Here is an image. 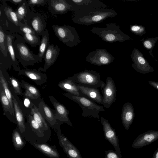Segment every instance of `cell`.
I'll use <instances>...</instances> for the list:
<instances>
[{
	"mask_svg": "<svg viewBox=\"0 0 158 158\" xmlns=\"http://www.w3.org/2000/svg\"><path fill=\"white\" fill-rule=\"evenodd\" d=\"M72 20L75 23L85 25L101 23L106 19L114 17L117 12L112 9L95 7H74Z\"/></svg>",
	"mask_w": 158,
	"mask_h": 158,
	"instance_id": "6da1fadb",
	"label": "cell"
},
{
	"mask_svg": "<svg viewBox=\"0 0 158 158\" xmlns=\"http://www.w3.org/2000/svg\"><path fill=\"white\" fill-rule=\"evenodd\" d=\"M105 25V27H94L90 31L98 35L102 40L109 43L124 42L131 39L122 32L119 26L116 23H108Z\"/></svg>",
	"mask_w": 158,
	"mask_h": 158,
	"instance_id": "7a4b0ae2",
	"label": "cell"
},
{
	"mask_svg": "<svg viewBox=\"0 0 158 158\" xmlns=\"http://www.w3.org/2000/svg\"><path fill=\"white\" fill-rule=\"evenodd\" d=\"M25 42L23 37L21 36H17L14 40L13 47L19 62L24 67L40 63L37 54L31 51Z\"/></svg>",
	"mask_w": 158,
	"mask_h": 158,
	"instance_id": "3957f363",
	"label": "cell"
},
{
	"mask_svg": "<svg viewBox=\"0 0 158 158\" xmlns=\"http://www.w3.org/2000/svg\"><path fill=\"white\" fill-rule=\"evenodd\" d=\"M63 95L79 105L82 109V115L84 117H92L99 119V112L105 110L103 106L97 104L85 97L76 96L68 93H64Z\"/></svg>",
	"mask_w": 158,
	"mask_h": 158,
	"instance_id": "277c9868",
	"label": "cell"
},
{
	"mask_svg": "<svg viewBox=\"0 0 158 158\" xmlns=\"http://www.w3.org/2000/svg\"><path fill=\"white\" fill-rule=\"evenodd\" d=\"M52 27L56 36L67 46L72 48L81 42L80 36L74 27L65 24L53 25Z\"/></svg>",
	"mask_w": 158,
	"mask_h": 158,
	"instance_id": "5b68a950",
	"label": "cell"
},
{
	"mask_svg": "<svg viewBox=\"0 0 158 158\" xmlns=\"http://www.w3.org/2000/svg\"><path fill=\"white\" fill-rule=\"evenodd\" d=\"M70 77L78 85L101 89L105 84L101 80L100 73L92 70L85 69Z\"/></svg>",
	"mask_w": 158,
	"mask_h": 158,
	"instance_id": "8992f818",
	"label": "cell"
},
{
	"mask_svg": "<svg viewBox=\"0 0 158 158\" xmlns=\"http://www.w3.org/2000/svg\"><path fill=\"white\" fill-rule=\"evenodd\" d=\"M114 57L104 48H98L89 52L86 61L91 64L98 66L109 64L112 63Z\"/></svg>",
	"mask_w": 158,
	"mask_h": 158,
	"instance_id": "52a82bcc",
	"label": "cell"
},
{
	"mask_svg": "<svg viewBox=\"0 0 158 158\" xmlns=\"http://www.w3.org/2000/svg\"><path fill=\"white\" fill-rule=\"evenodd\" d=\"M131 57L133 62L132 64L133 68L140 73L146 74L154 71V69L138 49L134 48L131 55Z\"/></svg>",
	"mask_w": 158,
	"mask_h": 158,
	"instance_id": "ba28073f",
	"label": "cell"
},
{
	"mask_svg": "<svg viewBox=\"0 0 158 158\" xmlns=\"http://www.w3.org/2000/svg\"><path fill=\"white\" fill-rule=\"evenodd\" d=\"M23 21L38 35H42L45 31V20L43 15L31 11Z\"/></svg>",
	"mask_w": 158,
	"mask_h": 158,
	"instance_id": "9c48e42d",
	"label": "cell"
},
{
	"mask_svg": "<svg viewBox=\"0 0 158 158\" xmlns=\"http://www.w3.org/2000/svg\"><path fill=\"white\" fill-rule=\"evenodd\" d=\"M101 89L103 94L102 104L105 108H109L116 100L117 90L112 78L107 77L106 83Z\"/></svg>",
	"mask_w": 158,
	"mask_h": 158,
	"instance_id": "30bf717a",
	"label": "cell"
},
{
	"mask_svg": "<svg viewBox=\"0 0 158 158\" xmlns=\"http://www.w3.org/2000/svg\"><path fill=\"white\" fill-rule=\"evenodd\" d=\"M105 139L114 146L115 151L120 154L121 152L118 143V139L115 129L113 128L108 121L102 117H101Z\"/></svg>",
	"mask_w": 158,
	"mask_h": 158,
	"instance_id": "8fae6325",
	"label": "cell"
},
{
	"mask_svg": "<svg viewBox=\"0 0 158 158\" xmlns=\"http://www.w3.org/2000/svg\"><path fill=\"white\" fill-rule=\"evenodd\" d=\"M49 97L55 108V115L56 119L73 127L68 116L69 112L66 107L63 104L58 102L53 96L50 95Z\"/></svg>",
	"mask_w": 158,
	"mask_h": 158,
	"instance_id": "7c38bea8",
	"label": "cell"
},
{
	"mask_svg": "<svg viewBox=\"0 0 158 158\" xmlns=\"http://www.w3.org/2000/svg\"><path fill=\"white\" fill-rule=\"evenodd\" d=\"M60 54V49L57 45L50 44L44 56V63L43 68H39V70L46 71L56 62Z\"/></svg>",
	"mask_w": 158,
	"mask_h": 158,
	"instance_id": "4fadbf2b",
	"label": "cell"
},
{
	"mask_svg": "<svg viewBox=\"0 0 158 158\" xmlns=\"http://www.w3.org/2000/svg\"><path fill=\"white\" fill-rule=\"evenodd\" d=\"M50 13L54 14H63L73 10V7L67 0H48Z\"/></svg>",
	"mask_w": 158,
	"mask_h": 158,
	"instance_id": "5bb4252c",
	"label": "cell"
},
{
	"mask_svg": "<svg viewBox=\"0 0 158 158\" xmlns=\"http://www.w3.org/2000/svg\"><path fill=\"white\" fill-rule=\"evenodd\" d=\"M158 139V131H149L140 135L134 141L132 147L139 148L151 143Z\"/></svg>",
	"mask_w": 158,
	"mask_h": 158,
	"instance_id": "9a60e30c",
	"label": "cell"
},
{
	"mask_svg": "<svg viewBox=\"0 0 158 158\" xmlns=\"http://www.w3.org/2000/svg\"><path fill=\"white\" fill-rule=\"evenodd\" d=\"M20 75H24L33 81L38 85L41 86L47 81V75L36 69H21L18 72Z\"/></svg>",
	"mask_w": 158,
	"mask_h": 158,
	"instance_id": "2e32d148",
	"label": "cell"
},
{
	"mask_svg": "<svg viewBox=\"0 0 158 158\" xmlns=\"http://www.w3.org/2000/svg\"><path fill=\"white\" fill-rule=\"evenodd\" d=\"M59 138L61 147L69 158H82L77 148L66 137L60 134Z\"/></svg>",
	"mask_w": 158,
	"mask_h": 158,
	"instance_id": "e0dca14e",
	"label": "cell"
},
{
	"mask_svg": "<svg viewBox=\"0 0 158 158\" xmlns=\"http://www.w3.org/2000/svg\"><path fill=\"white\" fill-rule=\"evenodd\" d=\"M121 116L123 125L128 130L133 122L135 116L134 107L131 103L127 102L123 105Z\"/></svg>",
	"mask_w": 158,
	"mask_h": 158,
	"instance_id": "ac0fdd59",
	"label": "cell"
},
{
	"mask_svg": "<svg viewBox=\"0 0 158 158\" xmlns=\"http://www.w3.org/2000/svg\"><path fill=\"white\" fill-rule=\"evenodd\" d=\"M81 96L85 97L99 104H102L103 97L98 88L78 85Z\"/></svg>",
	"mask_w": 158,
	"mask_h": 158,
	"instance_id": "d6986e66",
	"label": "cell"
},
{
	"mask_svg": "<svg viewBox=\"0 0 158 158\" xmlns=\"http://www.w3.org/2000/svg\"><path fill=\"white\" fill-rule=\"evenodd\" d=\"M38 109L43 118L45 119L51 125H53L56 123V120L54 113L51 109L44 102L41 100L38 104Z\"/></svg>",
	"mask_w": 158,
	"mask_h": 158,
	"instance_id": "ffe728a7",
	"label": "cell"
},
{
	"mask_svg": "<svg viewBox=\"0 0 158 158\" xmlns=\"http://www.w3.org/2000/svg\"><path fill=\"white\" fill-rule=\"evenodd\" d=\"M58 85L59 88L67 93L81 96L78 85L70 77L60 81Z\"/></svg>",
	"mask_w": 158,
	"mask_h": 158,
	"instance_id": "44dd1931",
	"label": "cell"
},
{
	"mask_svg": "<svg viewBox=\"0 0 158 158\" xmlns=\"http://www.w3.org/2000/svg\"><path fill=\"white\" fill-rule=\"evenodd\" d=\"M73 7H95L107 8V6L98 0H67Z\"/></svg>",
	"mask_w": 158,
	"mask_h": 158,
	"instance_id": "7402d4cb",
	"label": "cell"
},
{
	"mask_svg": "<svg viewBox=\"0 0 158 158\" xmlns=\"http://www.w3.org/2000/svg\"><path fill=\"white\" fill-rule=\"evenodd\" d=\"M6 37L8 52L11 60L12 66L15 70L19 72L21 69L16 58L13 46L14 37L10 34H6Z\"/></svg>",
	"mask_w": 158,
	"mask_h": 158,
	"instance_id": "603a6c76",
	"label": "cell"
},
{
	"mask_svg": "<svg viewBox=\"0 0 158 158\" xmlns=\"http://www.w3.org/2000/svg\"><path fill=\"white\" fill-rule=\"evenodd\" d=\"M13 105L15 115L18 127L21 133L25 131L26 127L23 111L18 102L13 95H12Z\"/></svg>",
	"mask_w": 158,
	"mask_h": 158,
	"instance_id": "cb8c5ba5",
	"label": "cell"
},
{
	"mask_svg": "<svg viewBox=\"0 0 158 158\" xmlns=\"http://www.w3.org/2000/svg\"><path fill=\"white\" fill-rule=\"evenodd\" d=\"M49 34L48 30H46L42 35L40 43L37 54L40 62H41L44 58L46 51L50 45L49 42Z\"/></svg>",
	"mask_w": 158,
	"mask_h": 158,
	"instance_id": "d4e9b609",
	"label": "cell"
},
{
	"mask_svg": "<svg viewBox=\"0 0 158 158\" xmlns=\"http://www.w3.org/2000/svg\"><path fill=\"white\" fill-rule=\"evenodd\" d=\"M31 114L34 120L39 124L43 131L47 130L48 126L38 108L34 105L31 108Z\"/></svg>",
	"mask_w": 158,
	"mask_h": 158,
	"instance_id": "484cf974",
	"label": "cell"
},
{
	"mask_svg": "<svg viewBox=\"0 0 158 158\" xmlns=\"http://www.w3.org/2000/svg\"><path fill=\"white\" fill-rule=\"evenodd\" d=\"M0 98L4 110L11 115L15 116V113L12 109L10 102L6 96L2 86L0 83Z\"/></svg>",
	"mask_w": 158,
	"mask_h": 158,
	"instance_id": "4316f807",
	"label": "cell"
},
{
	"mask_svg": "<svg viewBox=\"0 0 158 158\" xmlns=\"http://www.w3.org/2000/svg\"><path fill=\"white\" fill-rule=\"evenodd\" d=\"M35 146L40 151L51 158H59L58 152L47 144L35 143Z\"/></svg>",
	"mask_w": 158,
	"mask_h": 158,
	"instance_id": "83f0119b",
	"label": "cell"
},
{
	"mask_svg": "<svg viewBox=\"0 0 158 158\" xmlns=\"http://www.w3.org/2000/svg\"><path fill=\"white\" fill-rule=\"evenodd\" d=\"M27 0L18 5L15 11L19 21L24 20L28 13L31 11Z\"/></svg>",
	"mask_w": 158,
	"mask_h": 158,
	"instance_id": "f1b7e54d",
	"label": "cell"
},
{
	"mask_svg": "<svg viewBox=\"0 0 158 158\" xmlns=\"http://www.w3.org/2000/svg\"><path fill=\"white\" fill-rule=\"evenodd\" d=\"M3 2L4 12L8 19L16 26L19 27L20 22L18 19L15 11L5 2Z\"/></svg>",
	"mask_w": 158,
	"mask_h": 158,
	"instance_id": "f546056e",
	"label": "cell"
},
{
	"mask_svg": "<svg viewBox=\"0 0 158 158\" xmlns=\"http://www.w3.org/2000/svg\"><path fill=\"white\" fill-rule=\"evenodd\" d=\"M0 83L1 84L5 94L10 102L12 110L15 111L12 98V95L11 94L9 89L7 81L4 77L1 69L0 70Z\"/></svg>",
	"mask_w": 158,
	"mask_h": 158,
	"instance_id": "4dcf8cb0",
	"label": "cell"
},
{
	"mask_svg": "<svg viewBox=\"0 0 158 158\" xmlns=\"http://www.w3.org/2000/svg\"><path fill=\"white\" fill-rule=\"evenodd\" d=\"M23 38L25 42L32 47L40 45V43L41 39L36 35L24 33Z\"/></svg>",
	"mask_w": 158,
	"mask_h": 158,
	"instance_id": "1f68e13d",
	"label": "cell"
},
{
	"mask_svg": "<svg viewBox=\"0 0 158 158\" xmlns=\"http://www.w3.org/2000/svg\"><path fill=\"white\" fill-rule=\"evenodd\" d=\"M0 49L3 56L5 57H7L8 51L6 34L1 26H0Z\"/></svg>",
	"mask_w": 158,
	"mask_h": 158,
	"instance_id": "d6a6232c",
	"label": "cell"
},
{
	"mask_svg": "<svg viewBox=\"0 0 158 158\" xmlns=\"http://www.w3.org/2000/svg\"><path fill=\"white\" fill-rule=\"evenodd\" d=\"M21 84L22 88L36 97L37 98L40 97L41 94L40 92L36 87L23 80L21 81Z\"/></svg>",
	"mask_w": 158,
	"mask_h": 158,
	"instance_id": "836d02e7",
	"label": "cell"
},
{
	"mask_svg": "<svg viewBox=\"0 0 158 158\" xmlns=\"http://www.w3.org/2000/svg\"><path fill=\"white\" fill-rule=\"evenodd\" d=\"M158 40V37H151L145 39L142 41L144 48L148 51L149 55L152 58H154L152 53V50Z\"/></svg>",
	"mask_w": 158,
	"mask_h": 158,
	"instance_id": "e575fe53",
	"label": "cell"
},
{
	"mask_svg": "<svg viewBox=\"0 0 158 158\" xmlns=\"http://www.w3.org/2000/svg\"><path fill=\"white\" fill-rule=\"evenodd\" d=\"M12 138L13 144L16 149H19L24 146V142L16 129H15L13 131Z\"/></svg>",
	"mask_w": 158,
	"mask_h": 158,
	"instance_id": "d590c367",
	"label": "cell"
},
{
	"mask_svg": "<svg viewBox=\"0 0 158 158\" xmlns=\"http://www.w3.org/2000/svg\"><path fill=\"white\" fill-rule=\"evenodd\" d=\"M9 81L15 93L17 95L23 96L21 83H20L16 78L13 76L9 77Z\"/></svg>",
	"mask_w": 158,
	"mask_h": 158,
	"instance_id": "8d00e7d4",
	"label": "cell"
},
{
	"mask_svg": "<svg viewBox=\"0 0 158 158\" xmlns=\"http://www.w3.org/2000/svg\"><path fill=\"white\" fill-rule=\"evenodd\" d=\"M130 30L132 33L137 35H143L146 32V29L144 26L137 24L131 25Z\"/></svg>",
	"mask_w": 158,
	"mask_h": 158,
	"instance_id": "74e56055",
	"label": "cell"
},
{
	"mask_svg": "<svg viewBox=\"0 0 158 158\" xmlns=\"http://www.w3.org/2000/svg\"><path fill=\"white\" fill-rule=\"evenodd\" d=\"M28 122L34 131L38 134H43V130L39 124L34 120L31 115H29L28 117Z\"/></svg>",
	"mask_w": 158,
	"mask_h": 158,
	"instance_id": "f35d334b",
	"label": "cell"
},
{
	"mask_svg": "<svg viewBox=\"0 0 158 158\" xmlns=\"http://www.w3.org/2000/svg\"><path fill=\"white\" fill-rule=\"evenodd\" d=\"M19 27L20 30L23 34H30L33 35H36L34 30L25 23H23L21 22H20Z\"/></svg>",
	"mask_w": 158,
	"mask_h": 158,
	"instance_id": "ab89813d",
	"label": "cell"
},
{
	"mask_svg": "<svg viewBox=\"0 0 158 158\" xmlns=\"http://www.w3.org/2000/svg\"><path fill=\"white\" fill-rule=\"evenodd\" d=\"M27 1L29 6H44L48 2V0H29Z\"/></svg>",
	"mask_w": 158,
	"mask_h": 158,
	"instance_id": "60d3db41",
	"label": "cell"
},
{
	"mask_svg": "<svg viewBox=\"0 0 158 158\" xmlns=\"http://www.w3.org/2000/svg\"><path fill=\"white\" fill-rule=\"evenodd\" d=\"M105 158H122L121 154H120L111 150L105 151Z\"/></svg>",
	"mask_w": 158,
	"mask_h": 158,
	"instance_id": "b9f144b4",
	"label": "cell"
},
{
	"mask_svg": "<svg viewBox=\"0 0 158 158\" xmlns=\"http://www.w3.org/2000/svg\"><path fill=\"white\" fill-rule=\"evenodd\" d=\"M23 97H26L33 100L37 99L36 97H35L34 96L26 90L24 92V93H23Z\"/></svg>",
	"mask_w": 158,
	"mask_h": 158,
	"instance_id": "7bdbcfd3",
	"label": "cell"
},
{
	"mask_svg": "<svg viewBox=\"0 0 158 158\" xmlns=\"http://www.w3.org/2000/svg\"><path fill=\"white\" fill-rule=\"evenodd\" d=\"M24 98V103L25 106L27 108H31L33 106L31 105V102L30 100L28 98L23 97Z\"/></svg>",
	"mask_w": 158,
	"mask_h": 158,
	"instance_id": "ee69618b",
	"label": "cell"
},
{
	"mask_svg": "<svg viewBox=\"0 0 158 158\" xmlns=\"http://www.w3.org/2000/svg\"><path fill=\"white\" fill-rule=\"evenodd\" d=\"M24 0H7L5 1H8L14 4L18 5H19L23 3Z\"/></svg>",
	"mask_w": 158,
	"mask_h": 158,
	"instance_id": "f6af8a7d",
	"label": "cell"
},
{
	"mask_svg": "<svg viewBox=\"0 0 158 158\" xmlns=\"http://www.w3.org/2000/svg\"><path fill=\"white\" fill-rule=\"evenodd\" d=\"M148 83L152 86L158 90V82L150 81Z\"/></svg>",
	"mask_w": 158,
	"mask_h": 158,
	"instance_id": "bcb514c9",
	"label": "cell"
},
{
	"mask_svg": "<svg viewBox=\"0 0 158 158\" xmlns=\"http://www.w3.org/2000/svg\"><path fill=\"white\" fill-rule=\"evenodd\" d=\"M156 158H158V151L156 152Z\"/></svg>",
	"mask_w": 158,
	"mask_h": 158,
	"instance_id": "7dc6e473",
	"label": "cell"
}]
</instances>
